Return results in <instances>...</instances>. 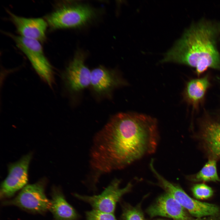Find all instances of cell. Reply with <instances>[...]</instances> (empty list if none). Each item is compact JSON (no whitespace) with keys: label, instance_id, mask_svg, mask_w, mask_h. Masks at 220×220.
I'll list each match as a JSON object with an SVG mask.
<instances>
[{"label":"cell","instance_id":"7a4b0ae2","mask_svg":"<svg viewBox=\"0 0 220 220\" xmlns=\"http://www.w3.org/2000/svg\"><path fill=\"white\" fill-rule=\"evenodd\" d=\"M220 35V22L201 20L185 30L160 62H173L194 68L198 75L209 68L220 70V54L217 45Z\"/></svg>","mask_w":220,"mask_h":220},{"label":"cell","instance_id":"4fadbf2b","mask_svg":"<svg viewBox=\"0 0 220 220\" xmlns=\"http://www.w3.org/2000/svg\"><path fill=\"white\" fill-rule=\"evenodd\" d=\"M49 211L55 220H78L80 215L66 200L61 190L53 188Z\"/></svg>","mask_w":220,"mask_h":220},{"label":"cell","instance_id":"ffe728a7","mask_svg":"<svg viewBox=\"0 0 220 220\" xmlns=\"http://www.w3.org/2000/svg\"><path fill=\"white\" fill-rule=\"evenodd\" d=\"M214 218L209 217L208 218H197L195 220H213V219Z\"/></svg>","mask_w":220,"mask_h":220},{"label":"cell","instance_id":"6da1fadb","mask_svg":"<svg viewBox=\"0 0 220 220\" xmlns=\"http://www.w3.org/2000/svg\"><path fill=\"white\" fill-rule=\"evenodd\" d=\"M159 138L157 122L153 117L133 112L113 115L94 138L91 170L100 176L124 168L154 153Z\"/></svg>","mask_w":220,"mask_h":220},{"label":"cell","instance_id":"ba28073f","mask_svg":"<svg viewBox=\"0 0 220 220\" xmlns=\"http://www.w3.org/2000/svg\"><path fill=\"white\" fill-rule=\"evenodd\" d=\"M85 56L78 51L62 73L64 86L70 94L79 93L90 86L91 72L85 64Z\"/></svg>","mask_w":220,"mask_h":220},{"label":"cell","instance_id":"52a82bcc","mask_svg":"<svg viewBox=\"0 0 220 220\" xmlns=\"http://www.w3.org/2000/svg\"><path fill=\"white\" fill-rule=\"evenodd\" d=\"M120 179H114L100 194L92 196L73 194L77 198L89 204L93 209L114 214L117 203L122 196L130 192L133 186L129 182L123 188H119Z\"/></svg>","mask_w":220,"mask_h":220},{"label":"cell","instance_id":"8fae6325","mask_svg":"<svg viewBox=\"0 0 220 220\" xmlns=\"http://www.w3.org/2000/svg\"><path fill=\"white\" fill-rule=\"evenodd\" d=\"M146 211L151 218L160 216L174 220H192L188 211L166 193L160 196Z\"/></svg>","mask_w":220,"mask_h":220},{"label":"cell","instance_id":"7c38bea8","mask_svg":"<svg viewBox=\"0 0 220 220\" xmlns=\"http://www.w3.org/2000/svg\"><path fill=\"white\" fill-rule=\"evenodd\" d=\"M8 12L20 36L40 42L45 40L48 25L46 20L40 18H26Z\"/></svg>","mask_w":220,"mask_h":220},{"label":"cell","instance_id":"e0dca14e","mask_svg":"<svg viewBox=\"0 0 220 220\" xmlns=\"http://www.w3.org/2000/svg\"><path fill=\"white\" fill-rule=\"evenodd\" d=\"M121 206L122 213L120 220H145L140 204L133 206L123 203H122Z\"/></svg>","mask_w":220,"mask_h":220},{"label":"cell","instance_id":"8992f818","mask_svg":"<svg viewBox=\"0 0 220 220\" xmlns=\"http://www.w3.org/2000/svg\"><path fill=\"white\" fill-rule=\"evenodd\" d=\"M94 10L83 5L58 7L46 17L48 25L53 29L72 28L84 24L94 16Z\"/></svg>","mask_w":220,"mask_h":220},{"label":"cell","instance_id":"3957f363","mask_svg":"<svg viewBox=\"0 0 220 220\" xmlns=\"http://www.w3.org/2000/svg\"><path fill=\"white\" fill-rule=\"evenodd\" d=\"M154 176L157 180L156 184L172 196L192 216L197 218L208 216L215 218L220 215V210L217 205L191 198L180 186L167 180L157 172Z\"/></svg>","mask_w":220,"mask_h":220},{"label":"cell","instance_id":"ac0fdd59","mask_svg":"<svg viewBox=\"0 0 220 220\" xmlns=\"http://www.w3.org/2000/svg\"><path fill=\"white\" fill-rule=\"evenodd\" d=\"M194 197L197 200H205L211 197L214 192L210 186L204 183L195 184L191 188Z\"/></svg>","mask_w":220,"mask_h":220},{"label":"cell","instance_id":"2e32d148","mask_svg":"<svg viewBox=\"0 0 220 220\" xmlns=\"http://www.w3.org/2000/svg\"><path fill=\"white\" fill-rule=\"evenodd\" d=\"M191 181L220 182L216 168V160L210 158L197 173L187 177Z\"/></svg>","mask_w":220,"mask_h":220},{"label":"cell","instance_id":"9a60e30c","mask_svg":"<svg viewBox=\"0 0 220 220\" xmlns=\"http://www.w3.org/2000/svg\"><path fill=\"white\" fill-rule=\"evenodd\" d=\"M209 85L207 77L190 80L187 83L185 91V98L193 103L198 102L203 97Z\"/></svg>","mask_w":220,"mask_h":220},{"label":"cell","instance_id":"d6986e66","mask_svg":"<svg viewBox=\"0 0 220 220\" xmlns=\"http://www.w3.org/2000/svg\"><path fill=\"white\" fill-rule=\"evenodd\" d=\"M85 220H117L114 214L93 209L85 212Z\"/></svg>","mask_w":220,"mask_h":220},{"label":"cell","instance_id":"5b68a950","mask_svg":"<svg viewBox=\"0 0 220 220\" xmlns=\"http://www.w3.org/2000/svg\"><path fill=\"white\" fill-rule=\"evenodd\" d=\"M46 180L25 185L13 199L5 202L6 205L16 206L32 212L42 213L49 210L50 200L45 193Z\"/></svg>","mask_w":220,"mask_h":220},{"label":"cell","instance_id":"5bb4252c","mask_svg":"<svg viewBox=\"0 0 220 220\" xmlns=\"http://www.w3.org/2000/svg\"><path fill=\"white\" fill-rule=\"evenodd\" d=\"M200 137L210 158H220V122L205 123L202 128Z\"/></svg>","mask_w":220,"mask_h":220},{"label":"cell","instance_id":"30bf717a","mask_svg":"<svg viewBox=\"0 0 220 220\" xmlns=\"http://www.w3.org/2000/svg\"><path fill=\"white\" fill-rule=\"evenodd\" d=\"M127 84L115 70L100 66L91 71L90 86L98 96L110 97L114 89Z\"/></svg>","mask_w":220,"mask_h":220},{"label":"cell","instance_id":"9c48e42d","mask_svg":"<svg viewBox=\"0 0 220 220\" xmlns=\"http://www.w3.org/2000/svg\"><path fill=\"white\" fill-rule=\"evenodd\" d=\"M32 156V152H29L8 165V175L1 185V199L12 196L27 185L28 168Z\"/></svg>","mask_w":220,"mask_h":220},{"label":"cell","instance_id":"277c9868","mask_svg":"<svg viewBox=\"0 0 220 220\" xmlns=\"http://www.w3.org/2000/svg\"><path fill=\"white\" fill-rule=\"evenodd\" d=\"M8 34L26 55L40 78L52 87L54 82L53 68L44 55L40 42L20 35Z\"/></svg>","mask_w":220,"mask_h":220},{"label":"cell","instance_id":"44dd1931","mask_svg":"<svg viewBox=\"0 0 220 220\" xmlns=\"http://www.w3.org/2000/svg\"><path fill=\"white\" fill-rule=\"evenodd\" d=\"M154 220H166L162 219H157Z\"/></svg>","mask_w":220,"mask_h":220}]
</instances>
